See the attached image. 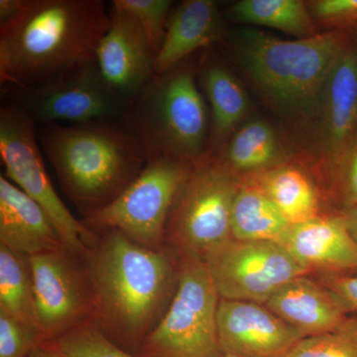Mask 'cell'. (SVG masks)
Here are the masks:
<instances>
[{
  "label": "cell",
  "instance_id": "obj_1",
  "mask_svg": "<svg viewBox=\"0 0 357 357\" xmlns=\"http://www.w3.org/2000/svg\"><path fill=\"white\" fill-rule=\"evenodd\" d=\"M84 258L98 326L119 347L135 354L168 307L177 279L170 253L107 230Z\"/></svg>",
  "mask_w": 357,
  "mask_h": 357
},
{
  "label": "cell",
  "instance_id": "obj_2",
  "mask_svg": "<svg viewBox=\"0 0 357 357\" xmlns=\"http://www.w3.org/2000/svg\"><path fill=\"white\" fill-rule=\"evenodd\" d=\"M109 24L102 0H25L0 26L1 83L30 88L95 60Z\"/></svg>",
  "mask_w": 357,
  "mask_h": 357
},
{
  "label": "cell",
  "instance_id": "obj_3",
  "mask_svg": "<svg viewBox=\"0 0 357 357\" xmlns=\"http://www.w3.org/2000/svg\"><path fill=\"white\" fill-rule=\"evenodd\" d=\"M115 121L39 126L42 150L86 217L112 203L147 164L137 140Z\"/></svg>",
  "mask_w": 357,
  "mask_h": 357
},
{
  "label": "cell",
  "instance_id": "obj_4",
  "mask_svg": "<svg viewBox=\"0 0 357 357\" xmlns=\"http://www.w3.org/2000/svg\"><path fill=\"white\" fill-rule=\"evenodd\" d=\"M349 42L337 30L290 41L246 28L237 34L236 50L253 83L277 109L309 119L318 117L326 81Z\"/></svg>",
  "mask_w": 357,
  "mask_h": 357
},
{
  "label": "cell",
  "instance_id": "obj_5",
  "mask_svg": "<svg viewBox=\"0 0 357 357\" xmlns=\"http://www.w3.org/2000/svg\"><path fill=\"white\" fill-rule=\"evenodd\" d=\"M183 63L155 75L122 119L147 161L167 157L195 163L206 156L208 109L194 73Z\"/></svg>",
  "mask_w": 357,
  "mask_h": 357
},
{
  "label": "cell",
  "instance_id": "obj_6",
  "mask_svg": "<svg viewBox=\"0 0 357 357\" xmlns=\"http://www.w3.org/2000/svg\"><path fill=\"white\" fill-rule=\"evenodd\" d=\"M220 300L204 259L194 255H183L172 301L135 356H222L217 325Z\"/></svg>",
  "mask_w": 357,
  "mask_h": 357
},
{
  "label": "cell",
  "instance_id": "obj_7",
  "mask_svg": "<svg viewBox=\"0 0 357 357\" xmlns=\"http://www.w3.org/2000/svg\"><path fill=\"white\" fill-rule=\"evenodd\" d=\"M241 180L222 160L192 164L171 208L166 237L183 255L204 259L231 236V213Z\"/></svg>",
  "mask_w": 357,
  "mask_h": 357
},
{
  "label": "cell",
  "instance_id": "obj_8",
  "mask_svg": "<svg viewBox=\"0 0 357 357\" xmlns=\"http://www.w3.org/2000/svg\"><path fill=\"white\" fill-rule=\"evenodd\" d=\"M36 126L13 103L0 109V156L6 177L46 211L70 255L84 258L98 236L70 213L54 189L45 168Z\"/></svg>",
  "mask_w": 357,
  "mask_h": 357
},
{
  "label": "cell",
  "instance_id": "obj_9",
  "mask_svg": "<svg viewBox=\"0 0 357 357\" xmlns=\"http://www.w3.org/2000/svg\"><path fill=\"white\" fill-rule=\"evenodd\" d=\"M192 163L157 158L146 166L112 203L84 218L91 230H117L134 243L163 248L171 208Z\"/></svg>",
  "mask_w": 357,
  "mask_h": 357
},
{
  "label": "cell",
  "instance_id": "obj_10",
  "mask_svg": "<svg viewBox=\"0 0 357 357\" xmlns=\"http://www.w3.org/2000/svg\"><path fill=\"white\" fill-rule=\"evenodd\" d=\"M13 105L39 126L84 124L123 119L129 102L114 93L88 61L30 88H11Z\"/></svg>",
  "mask_w": 357,
  "mask_h": 357
},
{
  "label": "cell",
  "instance_id": "obj_11",
  "mask_svg": "<svg viewBox=\"0 0 357 357\" xmlns=\"http://www.w3.org/2000/svg\"><path fill=\"white\" fill-rule=\"evenodd\" d=\"M220 299L264 305L294 278L311 272L282 244L230 238L204 257Z\"/></svg>",
  "mask_w": 357,
  "mask_h": 357
},
{
  "label": "cell",
  "instance_id": "obj_12",
  "mask_svg": "<svg viewBox=\"0 0 357 357\" xmlns=\"http://www.w3.org/2000/svg\"><path fill=\"white\" fill-rule=\"evenodd\" d=\"M67 249L29 257L35 318L44 342H51L95 317L84 269Z\"/></svg>",
  "mask_w": 357,
  "mask_h": 357
},
{
  "label": "cell",
  "instance_id": "obj_13",
  "mask_svg": "<svg viewBox=\"0 0 357 357\" xmlns=\"http://www.w3.org/2000/svg\"><path fill=\"white\" fill-rule=\"evenodd\" d=\"M218 338L222 354L237 357H284L304 335L264 305L220 299Z\"/></svg>",
  "mask_w": 357,
  "mask_h": 357
},
{
  "label": "cell",
  "instance_id": "obj_14",
  "mask_svg": "<svg viewBox=\"0 0 357 357\" xmlns=\"http://www.w3.org/2000/svg\"><path fill=\"white\" fill-rule=\"evenodd\" d=\"M319 148L331 177L357 142V45H347L333 66L318 114Z\"/></svg>",
  "mask_w": 357,
  "mask_h": 357
},
{
  "label": "cell",
  "instance_id": "obj_15",
  "mask_svg": "<svg viewBox=\"0 0 357 357\" xmlns=\"http://www.w3.org/2000/svg\"><path fill=\"white\" fill-rule=\"evenodd\" d=\"M110 24L96 50L107 86L130 103L155 76L156 54L142 29L128 14L110 6Z\"/></svg>",
  "mask_w": 357,
  "mask_h": 357
},
{
  "label": "cell",
  "instance_id": "obj_16",
  "mask_svg": "<svg viewBox=\"0 0 357 357\" xmlns=\"http://www.w3.org/2000/svg\"><path fill=\"white\" fill-rule=\"evenodd\" d=\"M280 244L311 273L357 271V243L340 213L291 225Z\"/></svg>",
  "mask_w": 357,
  "mask_h": 357
},
{
  "label": "cell",
  "instance_id": "obj_17",
  "mask_svg": "<svg viewBox=\"0 0 357 357\" xmlns=\"http://www.w3.org/2000/svg\"><path fill=\"white\" fill-rule=\"evenodd\" d=\"M264 306L305 337L332 332L351 314L332 290L307 275L282 286Z\"/></svg>",
  "mask_w": 357,
  "mask_h": 357
},
{
  "label": "cell",
  "instance_id": "obj_18",
  "mask_svg": "<svg viewBox=\"0 0 357 357\" xmlns=\"http://www.w3.org/2000/svg\"><path fill=\"white\" fill-rule=\"evenodd\" d=\"M0 245L27 257L67 249L46 211L0 176Z\"/></svg>",
  "mask_w": 357,
  "mask_h": 357
},
{
  "label": "cell",
  "instance_id": "obj_19",
  "mask_svg": "<svg viewBox=\"0 0 357 357\" xmlns=\"http://www.w3.org/2000/svg\"><path fill=\"white\" fill-rule=\"evenodd\" d=\"M225 23L213 0H185L171 11L165 37L155 60V75L184 62L195 52L220 41Z\"/></svg>",
  "mask_w": 357,
  "mask_h": 357
},
{
  "label": "cell",
  "instance_id": "obj_20",
  "mask_svg": "<svg viewBox=\"0 0 357 357\" xmlns=\"http://www.w3.org/2000/svg\"><path fill=\"white\" fill-rule=\"evenodd\" d=\"M291 225L319 217V198L311 178L300 169L279 165L248 176Z\"/></svg>",
  "mask_w": 357,
  "mask_h": 357
},
{
  "label": "cell",
  "instance_id": "obj_21",
  "mask_svg": "<svg viewBox=\"0 0 357 357\" xmlns=\"http://www.w3.org/2000/svg\"><path fill=\"white\" fill-rule=\"evenodd\" d=\"M290 227L258 185L249 180L241 181L232 206V238L281 243Z\"/></svg>",
  "mask_w": 357,
  "mask_h": 357
},
{
  "label": "cell",
  "instance_id": "obj_22",
  "mask_svg": "<svg viewBox=\"0 0 357 357\" xmlns=\"http://www.w3.org/2000/svg\"><path fill=\"white\" fill-rule=\"evenodd\" d=\"M199 79L211 103V136L220 144L248 112V95L236 76L217 62L204 65Z\"/></svg>",
  "mask_w": 357,
  "mask_h": 357
},
{
  "label": "cell",
  "instance_id": "obj_23",
  "mask_svg": "<svg viewBox=\"0 0 357 357\" xmlns=\"http://www.w3.org/2000/svg\"><path fill=\"white\" fill-rule=\"evenodd\" d=\"M229 16L236 22L273 28L299 39L319 34L309 6L302 0H241L230 7Z\"/></svg>",
  "mask_w": 357,
  "mask_h": 357
},
{
  "label": "cell",
  "instance_id": "obj_24",
  "mask_svg": "<svg viewBox=\"0 0 357 357\" xmlns=\"http://www.w3.org/2000/svg\"><path fill=\"white\" fill-rule=\"evenodd\" d=\"M280 145L274 129L261 121L248 122L230 139L222 161L232 172L248 176L276 167Z\"/></svg>",
  "mask_w": 357,
  "mask_h": 357
},
{
  "label": "cell",
  "instance_id": "obj_25",
  "mask_svg": "<svg viewBox=\"0 0 357 357\" xmlns=\"http://www.w3.org/2000/svg\"><path fill=\"white\" fill-rule=\"evenodd\" d=\"M0 310L37 326L29 257L3 245H0Z\"/></svg>",
  "mask_w": 357,
  "mask_h": 357
},
{
  "label": "cell",
  "instance_id": "obj_26",
  "mask_svg": "<svg viewBox=\"0 0 357 357\" xmlns=\"http://www.w3.org/2000/svg\"><path fill=\"white\" fill-rule=\"evenodd\" d=\"M46 342L66 357H138L119 347L91 321Z\"/></svg>",
  "mask_w": 357,
  "mask_h": 357
},
{
  "label": "cell",
  "instance_id": "obj_27",
  "mask_svg": "<svg viewBox=\"0 0 357 357\" xmlns=\"http://www.w3.org/2000/svg\"><path fill=\"white\" fill-rule=\"evenodd\" d=\"M284 357H357V316L332 332L302 338Z\"/></svg>",
  "mask_w": 357,
  "mask_h": 357
},
{
  "label": "cell",
  "instance_id": "obj_28",
  "mask_svg": "<svg viewBox=\"0 0 357 357\" xmlns=\"http://www.w3.org/2000/svg\"><path fill=\"white\" fill-rule=\"evenodd\" d=\"M173 3L171 0H114L112 2V6L128 14L139 26L156 56L165 37Z\"/></svg>",
  "mask_w": 357,
  "mask_h": 357
},
{
  "label": "cell",
  "instance_id": "obj_29",
  "mask_svg": "<svg viewBox=\"0 0 357 357\" xmlns=\"http://www.w3.org/2000/svg\"><path fill=\"white\" fill-rule=\"evenodd\" d=\"M42 342L38 326L0 310V357H28Z\"/></svg>",
  "mask_w": 357,
  "mask_h": 357
},
{
  "label": "cell",
  "instance_id": "obj_30",
  "mask_svg": "<svg viewBox=\"0 0 357 357\" xmlns=\"http://www.w3.org/2000/svg\"><path fill=\"white\" fill-rule=\"evenodd\" d=\"M307 6L314 21L337 31L357 25V0H316Z\"/></svg>",
  "mask_w": 357,
  "mask_h": 357
},
{
  "label": "cell",
  "instance_id": "obj_31",
  "mask_svg": "<svg viewBox=\"0 0 357 357\" xmlns=\"http://www.w3.org/2000/svg\"><path fill=\"white\" fill-rule=\"evenodd\" d=\"M332 181L342 210L357 206V142L345 157Z\"/></svg>",
  "mask_w": 357,
  "mask_h": 357
},
{
  "label": "cell",
  "instance_id": "obj_32",
  "mask_svg": "<svg viewBox=\"0 0 357 357\" xmlns=\"http://www.w3.org/2000/svg\"><path fill=\"white\" fill-rule=\"evenodd\" d=\"M319 282L332 290L349 307L357 312V271L351 273H321Z\"/></svg>",
  "mask_w": 357,
  "mask_h": 357
},
{
  "label": "cell",
  "instance_id": "obj_33",
  "mask_svg": "<svg viewBox=\"0 0 357 357\" xmlns=\"http://www.w3.org/2000/svg\"><path fill=\"white\" fill-rule=\"evenodd\" d=\"M25 0H0V26L6 24L17 15Z\"/></svg>",
  "mask_w": 357,
  "mask_h": 357
},
{
  "label": "cell",
  "instance_id": "obj_34",
  "mask_svg": "<svg viewBox=\"0 0 357 357\" xmlns=\"http://www.w3.org/2000/svg\"><path fill=\"white\" fill-rule=\"evenodd\" d=\"M344 218L345 227L349 230V234L357 243V206L345 208L340 211Z\"/></svg>",
  "mask_w": 357,
  "mask_h": 357
},
{
  "label": "cell",
  "instance_id": "obj_35",
  "mask_svg": "<svg viewBox=\"0 0 357 357\" xmlns=\"http://www.w3.org/2000/svg\"><path fill=\"white\" fill-rule=\"evenodd\" d=\"M28 357H66L56 351L48 342H44L35 347Z\"/></svg>",
  "mask_w": 357,
  "mask_h": 357
},
{
  "label": "cell",
  "instance_id": "obj_36",
  "mask_svg": "<svg viewBox=\"0 0 357 357\" xmlns=\"http://www.w3.org/2000/svg\"><path fill=\"white\" fill-rule=\"evenodd\" d=\"M354 32H356V44L357 45V25L354 27Z\"/></svg>",
  "mask_w": 357,
  "mask_h": 357
},
{
  "label": "cell",
  "instance_id": "obj_37",
  "mask_svg": "<svg viewBox=\"0 0 357 357\" xmlns=\"http://www.w3.org/2000/svg\"><path fill=\"white\" fill-rule=\"evenodd\" d=\"M220 357H237V356H230V354H222V356H220Z\"/></svg>",
  "mask_w": 357,
  "mask_h": 357
}]
</instances>
